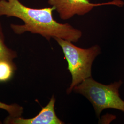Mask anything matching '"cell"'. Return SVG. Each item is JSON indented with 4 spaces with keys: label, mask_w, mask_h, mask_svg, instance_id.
<instances>
[{
    "label": "cell",
    "mask_w": 124,
    "mask_h": 124,
    "mask_svg": "<svg viewBox=\"0 0 124 124\" xmlns=\"http://www.w3.org/2000/svg\"><path fill=\"white\" fill-rule=\"evenodd\" d=\"M54 10L55 8L52 6L36 9L23 4L19 0H0V16L17 18L23 22L21 25L11 24L15 34L30 32L40 35L48 41L52 38H60L73 42L78 41L82 32L69 23L56 21L53 16Z\"/></svg>",
    "instance_id": "cell-1"
},
{
    "label": "cell",
    "mask_w": 124,
    "mask_h": 124,
    "mask_svg": "<svg viewBox=\"0 0 124 124\" xmlns=\"http://www.w3.org/2000/svg\"><path fill=\"white\" fill-rule=\"evenodd\" d=\"M54 39L62 48L68 62V70L72 77V83L67 90V93L69 94L76 85L92 77V64L100 53L101 49L97 45L83 49L75 46L71 41L60 38Z\"/></svg>",
    "instance_id": "cell-2"
},
{
    "label": "cell",
    "mask_w": 124,
    "mask_h": 124,
    "mask_svg": "<svg viewBox=\"0 0 124 124\" xmlns=\"http://www.w3.org/2000/svg\"><path fill=\"white\" fill-rule=\"evenodd\" d=\"M122 83L120 80L105 85L95 81L91 77L76 85L73 90L88 99L99 117L102 111L106 108H114L124 112V101L119 94Z\"/></svg>",
    "instance_id": "cell-3"
},
{
    "label": "cell",
    "mask_w": 124,
    "mask_h": 124,
    "mask_svg": "<svg viewBox=\"0 0 124 124\" xmlns=\"http://www.w3.org/2000/svg\"><path fill=\"white\" fill-rule=\"evenodd\" d=\"M48 2L55 8L63 20L69 19L76 14L83 15L90 12L94 7L114 5L121 7L124 4L121 0L98 4L91 3L88 0H48Z\"/></svg>",
    "instance_id": "cell-4"
},
{
    "label": "cell",
    "mask_w": 124,
    "mask_h": 124,
    "mask_svg": "<svg viewBox=\"0 0 124 124\" xmlns=\"http://www.w3.org/2000/svg\"><path fill=\"white\" fill-rule=\"evenodd\" d=\"M56 99L53 96L46 106L43 107L39 113L30 119L21 117L12 118L9 116L5 120L6 124H62L64 123L60 120L55 111Z\"/></svg>",
    "instance_id": "cell-5"
},
{
    "label": "cell",
    "mask_w": 124,
    "mask_h": 124,
    "mask_svg": "<svg viewBox=\"0 0 124 124\" xmlns=\"http://www.w3.org/2000/svg\"><path fill=\"white\" fill-rule=\"evenodd\" d=\"M18 57L16 52L9 48L5 43V37L0 22V61L6 60L13 62Z\"/></svg>",
    "instance_id": "cell-6"
},
{
    "label": "cell",
    "mask_w": 124,
    "mask_h": 124,
    "mask_svg": "<svg viewBox=\"0 0 124 124\" xmlns=\"http://www.w3.org/2000/svg\"><path fill=\"white\" fill-rule=\"evenodd\" d=\"M16 69L13 62L0 61V83L7 82L11 80Z\"/></svg>",
    "instance_id": "cell-7"
},
{
    "label": "cell",
    "mask_w": 124,
    "mask_h": 124,
    "mask_svg": "<svg viewBox=\"0 0 124 124\" xmlns=\"http://www.w3.org/2000/svg\"><path fill=\"white\" fill-rule=\"evenodd\" d=\"M0 108L4 109L7 111L9 117L12 118H16L21 117L23 113V108L22 107L17 103L8 104L0 101ZM2 124L0 120V124Z\"/></svg>",
    "instance_id": "cell-8"
}]
</instances>
